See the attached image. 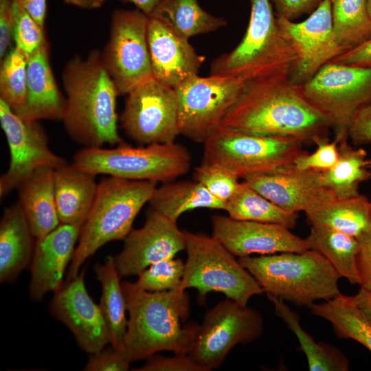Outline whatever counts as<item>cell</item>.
I'll use <instances>...</instances> for the list:
<instances>
[{"instance_id":"cell-11","label":"cell","mask_w":371,"mask_h":371,"mask_svg":"<svg viewBox=\"0 0 371 371\" xmlns=\"http://www.w3.org/2000/svg\"><path fill=\"white\" fill-rule=\"evenodd\" d=\"M232 76H192L175 89L179 134L196 143H204L221 124L229 109L245 85Z\"/></svg>"},{"instance_id":"cell-2","label":"cell","mask_w":371,"mask_h":371,"mask_svg":"<svg viewBox=\"0 0 371 371\" xmlns=\"http://www.w3.org/2000/svg\"><path fill=\"white\" fill-rule=\"evenodd\" d=\"M65 92L64 126L76 142L85 147L120 144L116 98L119 95L98 50L86 58L75 56L62 74Z\"/></svg>"},{"instance_id":"cell-31","label":"cell","mask_w":371,"mask_h":371,"mask_svg":"<svg viewBox=\"0 0 371 371\" xmlns=\"http://www.w3.org/2000/svg\"><path fill=\"white\" fill-rule=\"evenodd\" d=\"M273 304L275 313L295 334L304 353L310 371H347L348 358L336 347L324 342H316L301 326L300 318L285 301L267 295Z\"/></svg>"},{"instance_id":"cell-48","label":"cell","mask_w":371,"mask_h":371,"mask_svg":"<svg viewBox=\"0 0 371 371\" xmlns=\"http://www.w3.org/2000/svg\"><path fill=\"white\" fill-rule=\"evenodd\" d=\"M330 62L360 67H371V38L347 50Z\"/></svg>"},{"instance_id":"cell-43","label":"cell","mask_w":371,"mask_h":371,"mask_svg":"<svg viewBox=\"0 0 371 371\" xmlns=\"http://www.w3.org/2000/svg\"><path fill=\"white\" fill-rule=\"evenodd\" d=\"M130 362L125 356L112 346L90 354L85 368L86 371H126Z\"/></svg>"},{"instance_id":"cell-17","label":"cell","mask_w":371,"mask_h":371,"mask_svg":"<svg viewBox=\"0 0 371 371\" xmlns=\"http://www.w3.org/2000/svg\"><path fill=\"white\" fill-rule=\"evenodd\" d=\"M124 240L122 250L113 257L121 277L138 276L150 265L186 249L185 231L177 221L152 209L144 225L132 229Z\"/></svg>"},{"instance_id":"cell-1","label":"cell","mask_w":371,"mask_h":371,"mask_svg":"<svg viewBox=\"0 0 371 371\" xmlns=\"http://www.w3.org/2000/svg\"><path fill=\"white\" fill-rule=\"evenodd\" d=\"M221 124L254 134L291 136L304 142L324 135L330 128L286 72L246 82Z\"/></svg>"},{"instance_id":"cell-50","label":"cell","mask_w":371,"mask_h":371,"mask_svg":"<svg viewBox=\"0 0 371 371\" xmlns=\"http://www.w3.org/2000/svg\"><path fill=\"white\" fill-rule=\"evenodd\" d=\"M352 297L371 321V291H368L361 287L358 293Z\"/></svg>"},{"instance_id":"cell-6","label":"cell","mask_w":371,"mask_h":371,"mask_svg":"<svg viewBox=\"0 0 371 371\" xmlns=\"http://www.w3.org/2000/svg\"><path fill=\"white\" fill-rule=\"evenodd\" d=\"M248 26L239 44L213 60L210 74L247 82L279 73H291L297 53L283 34L271 0H249Z\"/></svg>"},{"instance_id":"cell-9","label":"cell","mask_w":371,"mask_h":371,"mask_svg":"<svg viewBox=\"0 0 371 371\" xmlns=\"http://www.w3.org/2000/svg\"><path fill=\"white\" fill-rule=\"evenodd\" d=\"M304 142L291 136L261 135L221 124L204 142L203 162L221 165L243 179L293 164Z\"/></svg>"},{"instance_id":"cell-19","label":"cell","mask_w":371,"mask_h":371,"mask_svg":"<svg viewBox=\"0 0 371 371\" xmlns=\"http://www.w3.org/2000/svg\"><path fill=\"white\" fill-rule=\"evenodd\" d=\"M85 271L84 269L55 292L49 310L71 331L80 348L92 354L104 348L111 338L100 306L86 289Z\"/></svg>"},{"instance_id":"cell-20","label":"cell","mask_w":371,"mask_h":371,"mask_svg":"<svg viewBox=\"0 0 371 371\" xmlns=\"http://www.w3.org/2000/svg\"><path fill=\"white\" fill-rule=\"evenodd\" d=\"M262 196L289 211L306 213L335 197L324 186L320 172L300 170L294 164L244 179Z\"/></svg>"},{"instance_id":"cell-29","label":"cell","mask_w":371,"mask_h":371,"mask_svg":"<svg viewBox=\"0 0 371 371\" xmlns=\"http://www.w3.org/2000/svg\"><path fill=\"white\" fill-rule=\"evenodd\" d=\"M306 240L309 249L322 255L340 278H346L351 284H360L357 267L359 245L357 238L328 227L311 226Z\"/></svg>"},{"instance_id":"cell-18","label":"cell","mask_w":371,"mask_h":371,"mask_svg":"<svg viewBox=\"0 0 371 371\" xmlns=\"http://www.w3.org/2000/svg\"><path fill=\"white\" fill-rule=\"evenodd\" d=\"M212 236L238 258L257 254L302 252L309 249L307 241L279 224L212 217Z\"/></svg>"},{"instance_id":"cell-32","label":"cell","mask_w":371,"mask_h":371,"mask_svg":"<svg viewBox=\"0 0 371 371\" xmlns=\"http://www.w3.org/2000/svg\"><path fill=\"white\" fill-rule=\"evenodd\" d=\"M308 308L313 315L329 322L339 338L354 339L371 352V321L352 296L341 293Z\"/></svg>"},{"instance_id":"cell-13","label":"cell","mask_w":371,"mask_h":371,"mask_svg":"<svg viewBox=\"0 0 371 371\" xmlns=\"http://www.w3.org/2000/svg\"><path fill=\"white\" fill-rule=\"evenodd\" d=\"M149 17L140 10L112 14L109 39L100 52L102 63L119 95H126L153 76L148 45Z\"/></svg>"},{"instance_id":"cell-30","label":"cell","mask_w":371,"mask_h":371,"mask_svg":"<svg viewBox=\"0 0 371 371\" xmlns=\"http://www.w3.org/2000/svg\"><path fill=\"white\" fill-rule=\"evenodd\" d=\"M305 214L311 226L328 227L357 238L369 224L371 201L361 194L335 198Z\"/></svg>"},{"instance_id":"cell-12","label":"cell","mask_w":371,"mask_h":371,"mask_svg":"<svg viewBox=\"0 0 371 371\" xmlns=\"http://www.w3.org/2000/svg\"><path fill=\"white\" fill-rule=\"evenodd\" d=\"M263 331L258 310L226 298L206 313L188 355L207 371L217 369L233 348L256 341Z\"/></svg>"},{"instance_id":"cell-51","label":"cell","mask_w":371,"mask_h":371,"mask_svg":"<svg viewBox=\"0 0 371 371\" xmlns=\"http://www.w3.org/2000/svg\"><path fill=\"white\" fill-rule=\"evenodd\" d=\"M124 2L131 3L135 5L137 10L142 12L148 17L155 14L157 8L162 0H122Z\"/></svg>"},{"instance_id":"cell-8","label":"cell","mask_w":371,"mask_h":371,"mask_svg":"<svg viewBox=\"0 0 371 371\" xmlns=\"http://www.w3.org/2000/svg\"><path fill=\"white\" fill-rule=\"evenodd\" d=\"M188 258L180 289H196L201 300L223 293L243 306L263 289L250 272L214 236L185 231Z\"/></svg>"},{"instance_id":"cell-47","label":"cell","mask_w":371,"mask_h":371,"mask_svg":"<svg viewBox=\"0 0 371 371\" xmlns=\"http://www.w3.org/2000/svg\"><path fill=\"white\" fill-rule=\"evenodd\" d=\"M12 0H0V58L8 54L12 39Z\"/></svg>"},{"instance_id":"cell-33","label":"cell","mask_w":371,"mask_h":371,"mask_svg":"<svg viewBox=\"0 0 371 371\" xmlns=\"http://www.w3.org/2000/svg\"><path fill=\"white\" fill-rule=\"evenodd\" d=\"M339 156L330 169L320 172L324 186L337 199L359 194V185L371 179L367 167V152L362 148H354L348 142L338 144Z\"/></svg>"},{"instance_id":"cell-36","label":"cell","mask_w":371,"mask_h":371,"mask_svg":"<svg viewBox=\"0 0 371 371\" xmlns=\"http://www.w3.org/2000/svg\"><path fill=\"white\" fill-rule=\"evenodd\" d=\"M333 27L344 52L371 38L368 0H330Z\"/></svg>"},{"instance_id":"cell-41","label":"cell","mask_w":371,"mask_h":371,"mask_svg":"<svg viewBox=\"0 0 371 371\" xmlns=\"http://www.w3.org/2000/svg\"><path fill=\"white\" fill-rule=\"evenodd\" d=\"M316 149L308 154L305 151L294 160V165L300 170H311L319 172L326 171L337 162L339 156L338 143L334 139L330 142L324 137L317 136L312 141Z\"/></svg>"},{"instance_id":"cell-38","label":"cell","mask_w":371,"mask_h":371,"mask_svg":"<svg viewBox=\"0 0 371 371\" xmlns=\"http://www.w3.org/2000/svg\"><path fill=\"white\" fill-rule=\"evenodd\" d=\"M184 267L181 259L175 258L155 262L137 276L135 284L149 292L180 289Z\"/></svg>"},{"instance_id":"cell-39","label":"cell","mask_w":371,"mask_h":371,"mask_svg":"<svg viewBox=\"0 0 371 371\" xmlns=\"http://www.w3.org/2000/svg\"><path fill=\"white\" fill-rule=\"evenodd\" d=\"M193 177L212 196L225 203L234 195L240 183L239 178L226 168L205 162L194 168Z\"/></svg>"},{"instance_id":"cell-37","label":"cell","mask_w":371,"mask_h":371,"mask_svg":"<svg viewBox=\"0 0 371 371\" xmlns=\"http://www.w3.org/2000/svg\"><path fill=\"white\" fill-rule=\"evenodd\" d=\"M27 56L14 47L1 60L0 100L14 112L25 104L27 96Z\"/></svg>"},{"instance_id":"cell-16","label":"cell","mask_w":371,"mask_h":371,"mask_svg":"<svg viewBox=\"0 0 371 371\" xmlns=\"http://www.w3.org/2000/svg\"><path fill=\"white\" fill-rule=\"evenodd\" d=\"M276 18L280 28L297 53V60L290 73L291 80L295 85L308 80L324 65L344 52L333 30L330 0H322L302 22Z\"/></svg>"},{"instance_id":"cell-15","label":"cell","mask_w":371,"mask_h":371,"mask_svg":"<svg viewBox=\"0 0 371 371\" xmlns=\"http://www.w3.org/2000/svg\"><path fill=\"white\" fill-rule=\"evenodd\" d=\"M0 122L9 150L10 164L0 178V196L4 197L41 167L58 168L65 160L49 148L48 138L38 121L18 115L0 100Z\"/></svg>"},{"instance_id":"cell-40","label":"cell","mask_w":371,"mask_h":371,"mask_svg":"<svg viewBox=\"0 0 371 371\" xmlns=\"http://www.w3.org/2000/svg\"><path fill=\"white\" fill-rule=\"evenodd\" d=\"M12 10V39L15 43L14 47L28 56L47 41L45 29L13 0Z\"/></svg>"},{"instance_id":"cell-35","label":"cell","mask_w":371,"mask_h":371,"mask_svg":"<svg viewBox=\"0 0 371 371\" xmlns=\"http://www.w3.org/2000/svg\"><path fill=\"white\" fill-rule=\"evenodd\" d=\"M152 17L158 18L190 38L226 25L225 20L204 10L198 0H162Z\"/></svg>"},{"instance_id":"cell-46","label":"cell","mask_w":371,"mask_h":371,"mask_svg":"<svg viewBox=\"0 0 371 371\" xmlns=\"http://www.w3.org/2000/svg\"><path fill=\"white\" fill-rule=\"evenodd\" d=\"M276 17L293 19L304 14H311L322 0H271Z\"/></svg>"},{"instance_id":"cell-28","label":"cell","mask_w":371,"mask_h":371,"mask_svg":"<svg viewBox=\"0 0 371 371\" xmlns=\"http://www.w3.org/2000/svg\"><path fill=\"white\" fill-rule=\"evenodd\" d=\"M151 209L177 221L186 212L198 208L224 210L226 203L212 196L200 183L178 181L157 187L149 201Z\"/></svg>"},{"instance_id":"cell-54","label":"cell","mask_w":371,"mask_h":371,"mask_svg":"<svg viewBox=\"0 0 371 371\" xmlns=\"http://www.w3.org/2000/svg\"><path fill=\"white\" fill-rule=\"evenodd\" d=\"M367 167L371 170V158L367 159L366 160Z\"/></svg>"},{"instance_id":"cell-14","label":"cell","mask_w":371,"mask_h":371,"mask_svg":"<svg viewBox=\"0 0 371 371\" xmlns=\"http://www.w3.org/2000/svg\"><path fill=\"white\" fill-rule=\"evenodd\" d=\"M126 95L120 122L130 138L143 145L175 141L179 132L174 88L151 77Z\"/></svg>"},{"instance_id":"cell-49","label":"cell","mask_w":371,"mask_h":371,"mask_svg":"<svg viewBox=\"0 0 371 371\" xmlns=\"http://www.w3.org/2000/svg\"><path fill=\"white\" fill-rule=\"evenodd\" d=\"M43 27L47 13V0H13Z\"/></svg>"},{"instance_id":"cell-22","label":"cell","mask_w":371,"mask_h":371,"mask_svg":"<svg viewBox=\"0 0 371 371\" xmlns=\"http://www.w3.org/2000/svg\"><path fill=\"white\" fill-rule=\"evenodd\" d=\"M82 227L60 224L45 236L36 239L31 266L30 295L41 300L49 292L63 286L66 267L71 260Z\"/></svg>"},{"instance_id":"cell-23","label":"cell","mask_w":371,"mask_h":371,"mask_svg":"<svg viewBox=\"0 0 371 371\" xmlns=\"http://www.w3.org/2000/svg\"><path fill=\"white\" fill-rule=\"evenodd\" d=\"M65 102L51 68L46 41L27 56L26 100L15 113L27 120H61Z\"/></svg>"},{"instance_id":"cell-34","label":"cell","mask_w":371,"mask_h":371,"mask_svg":"<svg viewBox=\"0 0 371 371\" xmlns=\"http://www.w3.org/2000/svg\"><path fill=\"white\" fill-rule=\"evenodd\" d=\"M225 210L234 219L276 223L289 229L297 225L299 217L297 212L282 208L245 181L240 183L236 192L226 203Z\"/></svg>"},{"instance_id":"cell-44","label":"cell","mask_w":371,"mask_h":371,"mask_svg":"<svg viewBox=\"0 0 371 371\" xmlns=\"http://www.w3.org/2000/svg\"><path fill=\"white\" fill-rule=\"evenodd\" d=\"M348 137L355 146L371 143V98L355 113L349 127Z\"/></svg>"},{"instance_id":"cell-53","label":"cell","mask_w":371,"mask_h":371,"mask_svg":"<svg viewBox=\"0 0 371 371\" xmlns=\"http://www.w3.org/2000/svg\"><path fill=\"white\" fill-rule=\"evenodd\" d=\"M368 8L370 16L371 17V0H368Z\"/></svg>"},{"instance_id":"cell-26","label":"cell","mask_w":371,"mask_h":371,"mask_svg":"<svg viewBox=\"0 0 371 371\" xmlns=\"http://www.w3.org/2000/svg\"><path fill=\"white\" fill-rule=\"evenodd\" d=\"M34 238L19 203L5 207L0 223L1 282L13 280L29 265L34 251Z\"/></svg>"},{"instance_id":"cell-21","label":"cell","mask_w":371,"mask_h":371,"mask_svg":"<svg viewBox=\"0 0 371 371\" xmlns=\"http://www.w3.org/2000/svg\"><path fill=\"white\" fill-rule=\"evenodd\" d=\"M147 38L155 78L175 88L187 78L198 74L205 58L196 52L188 38L164 21L149 17Z\"/></svg>"},{"instance_id":"cell-24","label":"cell","mask_w":371,"mask_h":371,"mask_svg":"<svg viewBox=\"0 0 371 371\" xmlns=\"http://www.w3.org/2000/svg\"><path fill=\"white\" fill-rule=\"evenodd\" d=\"M95 177L71 164L55 169V200L60 224L82 227L98 190Z\"/></svg>"},{"instance_id":"cell-4","label":"cell","mask_w":371,"mask_h":371,"mask_svg":"<svg viewBox=\"0 0 371 371\" xmlns=\"http://www.w3.org/2000/svg\"><path fill=\"white\" fill-rule=\"evenodd\" d=\"M267 295L309 307L341 293L339 275L320 254L311 249L238 258Z\"/></svg>"},{"instance_id":"cell-27","label":"cell","mask_w":371,"mask_h":371,"mask_svg":"<svg viewBox=\"0 0 371 371\" xmlns=\"http://www.w3.org/2000/svg\"><path fill=\"white\" fill-rule=\"evenodd\" d=\"M94 271L101 284L100 308L108 327L111 346L122 353L128 319L122 278L116 268L113 257L107 256L103 264L97 263Z\"/></svg>"},{"instance_id":"cell-10","label":"cell","mask_w":371,"mask_h":371,"mask_svg":"<svg viewBox=\"0 0 371 371\" xmlns=\"http://www.w3.org/2000/svg\"><path fill=\"white\" fill-rule=\"evenodd\" d=\"M296 85L326 118L339 144L348 139L355 113L371 98V67L329 62L311 79Z\"/></svg>"},{"instance_id":"cell-25","label":"cell","mask_w":371,"mask_h":371,"mask_svg":"<svg viewBox=\"0 0 371 371\" xmlns=\"http://www.w3.org/2000/svg\"><path fill=\"white\" fill-rule=\"evenodd\" d=\"M54 172V168L41 167L16 188L18 203L36 239L45 236L60 224L55 200Z\"/></svg>"},{"instance_id":"cell-3","label":"cell","mask_w":371,"mask_h":371,"mask_svg":"<svg viewBox=\"0 0 371 371\" xmlns=\"http://www.w3.org/2000/svg\"><path fill=\"white\" fill-rule=\"evenodd\" d=\"M129 313L122 354L131 363L160 351L188 354L198 324L182 326L190 313L186 290L149 292L122 282Z\"/></svg>"},{"instance_id":"cell-45","label":"cell","mask_w":371,"mask_h":371,"mask_svg":"<svg viewBox=\"0 0 371 371\" xmlns=\"http://www.w3.org/2000/svg\"><path fill=\"white\" fill-rule=\"evenodd\" d=\"M359 250L357 267L360 277V286L371 291V216L366 229L357 238Z\"/></svg>"},{"instance_id":"cell-42","label":"cell","mask_w":371,"mask_h":371,"mask_svg":"<svg viewBox=\"0 0 371 371\" xmlns=\"http://www.w3.org/2000/svg\"><path fill=\"white\" fill-rule=\"evenodd\" d=\"M135 371H207L188 354H175L174 357L152 355L146 363Z\"/></svg>"},{"instance_id":"cell-52","label":"cell","mask_w":371,"mask_h":371,"mask_svg":"<svg viewBox=\"0 0 371 371\" xmlns=\"http://www.w3.org/2000/svg\"><path fill=\"white\" fill-rule=\"evenodd\" d=\"M65 3L85 10H93L101 7L106 0H63Z\"/></svg>"},{"instance_id":"cell-7","label":"cell","mask_w":371,"mask_h":371,"mask_svg":"<svg viewBox=\"0 0 371 371\" xmlns=\"http://www.w3.org/2000/svg\"><path fill=\"white\" fill-rule=\"evenodd\" d=\"M191 160L189 151L175 142L139 147L122 142L113 148L84 147L71 164L95 175L166 183L186 174Z\"/></svg>"},{"instance_id":"cell-5","label":"cell","mask_w":371,"mask_h":371,"mask_svg":"<svg viewBox=\"0 0 371 371\" xmlns=\"http://www.w3.org/2000/svg\"><path fill=\"white\" fill-rule=\"evenodd\" d=\"M156 185L154 181L111 176L101 179L81 228L66 282L76 277L83 262L104 244L126 238L137 214L151 199Z\"/></svg>"}]
</instances>
